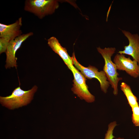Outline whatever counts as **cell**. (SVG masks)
<instances>
[{"label": "cell", "instance_id": "8", "mask_svg": "<svg viewBox=\"0 0 139 139\" xmlns=\"http://www.w3.org/2000/svg\"><path fill=\"white\" fill-rule=\"evenodd\" d=\"M128 39L129 44L124 46V50L119 51L120 54H126L131 56L139 65V36L137 34H132L129 32L121 30Z\"/></svg>", "mask_w": 139, "mask_h": 139}, {"label": "cell", "instance_id": "5", "mask_svg": "<svg viewBox=\"0 0 139 139\" xmlns=\"http://www.w3.org/2000/svg\"><path fill=\"white\" fill-rule=\"evenodd\" d=\"M71 58L73 64L86 78L89 79L93 78L97 79L100 82L101 90L105 93L107 92L110 84L103 71L99 72L97 68L90 65L88 67L83 66L76 60L74 52Z\"/></svg>", "mask_w": 139, "mask_h": 139}, {"label": "cell", "instance_id": "4", "mask_svg": "<svg viewBox=\"0 0 139 139\" xmlns=\"http://www.w3.org/2000/svg\"><path fill=\"white\" fill-rule=\"evenodd\" d=\"M67 67L71 71L74 76L72 91L81 99L84 100L88 103L93 102L95 100V97L88 89V86L86 83V78L73 65Z\"/></svg>", "mask_w": 139, "mask_h": 139}, {"label": "cell", "instance_id": "9", "mask_svg": "<svg viewBox=\"0 0 139 139\" xmlns=\"http://www.w3.org/2000/svg\"><path fill=\"white\" fill-rule=\"evenodd\" d=\"M22 18L20 17L14 23L9 25L0 23V38H6L10 41L22 34L21 29Z\"/></svg>", "mask_w": 139, "mask_h": 139}, {"label": "cell", "instance_id": "6", "mask_svg": "<svg viewBox=\"0 0 139 139\" xmlns=\"http://www.w3.org/2000/svg\"><path fill=\"white\" fill-rule=\"evenodd\" d=\"M33 34L32 32H29L22 34L10 41L5 53L6 59L5 67L6 69L14 67L16 68L17 58L15 57L16 53L22 43Z\"/></svg>", "mask_w": 139, "mask_h": 139}, {"label": "cell", "instance_id": "12", "mask_svg": "<svg viewBox=\"0 0 139 139\" xmlns=\"http://www.w3.org/2000/svg\"><path fill=\"white\" fill-rule=\"evenodd\" d=\"M131 108L133 112L132 121L135 126H139V106H136Z\"/></svg>", "mask_w": 139, "mask_h": 139}, {"label": "cell", "instance_id": "7", "mask_svg": "<svg viewBox=\"0 0 139 139\" xmlns=\"http://www.w3.org/2000/svg\"><path fill=\"white\" fill-rule=\"evenodd\" d=\"M114 62L117 69L124 71L134 78L139 76V65L136 60H132L129 57L127 58L124 54H117L114 57Z\"/></svg>", "mask_w": 139, "mask_h": 139}, {"label": "cell", "instance_id": "13", "mask_svg": "<svg viewBox=\"0 0 139 139\" xmlns=\"http://www.w3.org/2000/svg\"><path fill=\"white\" fill-rule=\"evenodd\" d=\"M117 125L115 121L110 123L108 125V130L105 134L104 139H113L115 137L113 135L114 128ZM116 139H124L123 138L119 137Z\"/></svg>", "mask_w": 139, "mask_h": 139}, {"label": "cell", "instance_id": "2", "mask_svg": "<svg viewBox=\"0 0 139 139\" xmlns=\"http://www.w3.org/2000/svg\"><path fill=\"white\" fill-rule=\"evenodd\" d=\"M99 53L102 56L105 61L103 71L107 77V80L113 89V93L115 95L118 93V83L122 80L121 77H118L119 74L117 72L116 66L111 60V57L115 53L116 48L114 47L105 48L102 49L97 48Z\"/></svg>", "mask_w": 139, "mask_h": 139}, {"label": "cell", "instance_id": "11", "mask_svg": "<svg viewBox=\"0 0 139 139\" xmlns=\"http://www.w3.org/2000/svg\"><path fill=\"white\" fill-rule=\"evenodd\" d=\"M120 89L126 96L128 103L132 108L139 105L137 99L132 92L129 85L123 82L120 85Z\"/></svg>", "mask_w": 139, "mask_h": 139}, {"label": "cell", "instance_id": "14", "mask_svg": "<svg viewBox=\"0 0 139 139\" xmlns=\"http://www.w3.org/2000/svg\"><path fill=\"white\" fill-rule=\"evenodd\" d=\"M10 40L6 38H0V54L6 53Z\"/></svg>", "mask_w": 139, "mask_h": 139}, {"label": "cell", "instance_id": "3", "mask_svg": "<svg viewBox=\"0 0 139 139\" xmlns=\"http://www.w3.org/2000/svg\"><path fill=\"white\" fill-rule=\"evenodd\" d=\"M58 2L56 0H26L24 9L42 19L55 12L59 6Z\"/></svg>", "mask_w": 139, "mask_h": 139}, {"label": "cell", "instance_id": "1", "mask_svg": "<svg viewBox=\"0 0 139 139\" xmlns=\"http://www.w3.org/2000/svg\"><path fill=\"white\" fill-rule=\"evenodd\" d=\"M37 88L36 85H34L31 89L24 91L19 86L10 95L5 97L0 96V103L3 106L11 109L26 105L33 99Z\"/></svg>", "mask_w": 139, "mask_h": 139}, {"label": "cell", "instance_id": "10", "mask_svg": "<svg viewBox=\"0 0 139 139\" xmlns=\"http://www.w3.org/2000/svg\"><path fill=\"white\" fill-rule=\"evenodd\" d=\"M47 43L52 49L60 57L67 67L73 65L71 57L68 54L66 48L62 46L55 37H52L49 38Z\"/></svg>", "mask_w": 139, "mask_h": 139}]
</instances>
